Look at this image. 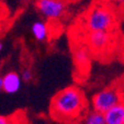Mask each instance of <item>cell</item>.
<instances>
[{
    "label": "cell",
    "instance_id": "2",
    "mask_svg": "<svg viewBox=\"0 0 124 124\" xmlns=\"http://www.w3.org/2000/svg\"><path fill=\"white\" fill-rule=\"evenodd\" d=\"M118 18L108 2L95 3L84 17V27L87 31L113 32L117 26Z\"/></svg>",
    "mask_w": 124,
    "mask_h": 124
},
{
    "label": "cell",
    "instance_id": "3",
    "mask_svg": "<svg viewBox=\"0 0 124 124\" xmlns=\"http://www.w3.org/2000/svg\"><path fill=\"white\" fill-rule=\"evenodd\" d=\"M123 100L124 90L117 85H112L95 93L91 100V105L92 110L104 114Z\"/></svg>",
    "mask_w": 124,
    "mask_h": 124
},
{
    "label": "cell",
    "instance_id": "9",
    "mask_svg": "<svg viewBox=\"0 0 124 124\" xmlns=\"http://www.w3.org/2000/svg\"><path fill=\"white\" fill-rule=\"evenodd\" d=\"M31 34L38 41H45L49 37V27L45 21H35L31 25Z\"/></svg>",
    "mask_w": 124,
    "mask_h": 124
},
{
    "label": "cell",
    "instance_id": "14",
    "mask_svg": "<svg viewBox=\"0 0 124 124\" xmlns=\"http://www.w3.org/2000/svg\"><path fill=\"white\" fill-rule=\"evenodd\" d=\"M2 91V76H0V92Z\"/></svg>",
    "mask_w": 124,
    "mask_h": 124
},
{
    "label": "cell",
    "instance_id": "13",
    "mask_svg": "<svg viewBox=\"0 0 124 124\" xmlns=\"http://www.w3.org/2000/svg\"><path fill=\"white\" fill-rule=\"evenodd\" d=\"M113 1H114L116 5H118V6L124 7V0H113Z\"/></svg>",
    "mask_w": 124,
    "mask_h": 124
},
{
    "label": "cell",
    "instance_id": "10",
    "mask_svg": "<svg viewBox=\"0 0 124 124\" xmlns=\"http://www.w3.org/2000/svg\"><path fill=\"white\" fill-rule=\"evenodd\" d=\"M78 124H106L104 114L97 112V111L91 110L86 111L85 114L81 117Z\"/></svg>",
    "mask_w": 124,
    "mask_h": 124
},
{
    "label": "cell",
    "instance_id": "4",
    "mask_svg": "<svg viewBox=\"0 0 124 124\" xmlns=\"http://www.w3.org/2000/svg\"><path fill=\"white\" fill-rule=\"evenodd\" d=\"M86 47L92 55H104L115 45L114 31H88L86 34Z\"/></svg>",
    "mask_w": 124,
    "mask_h": 124
},
{
    "label": "cell",
    "instance_id": "6",
    "mask_svg": "<svg viewBox=\"0 0 124 124\" xmlns=\"http://www.w3.org/2000/svg\"><path fill=\"white\" fill-rule=\"evenodd\" d=\"M73 59L76 70L81 74H87L91 67L92 54L85 46H78L73 50Z\"/></svg>",
    "mask_w": 124,
    "mask_h": 124
},
{
    "label": "cell",
    "instance_id": "15",
    "mask_svg": "<svg viewBox=\"0 0 124 124\" xmlns=\"http://www.w3.org/2000/svg\"><path fill=\"white\" fill-rule=\"evenodd\" d=\"M2 49H3V44L1 43V41H0V53L2 52Z\"/></svg>",
    "mask_w": 124,
    "mask_h": 124
},
{
    "label": "cell",
    "instance_id": "7",
    "mask_svg": "<svg viewBox=\"0 0 124 124\" xmlns=\"http://www.w3.org/2000/svg\"><path fill=\"white\" fill-rule=\"evenodd\" d=\"M23 79L20 74L16 72H8L2 76V91L8 94H15L20 90Z\"/></svg>",
    "mask_w": 124,
    "mask_h": 124
},
{
    "label": "cell",
    "instance_id": "8",
    "mask_svg": "<svg viewBox=\"0 0 124 124\" xmlns=\"http://www.w3.org/2000/svg\"><path fill=\"white\" fill-rule=\"evenodd\" d=\"M106 124H124V100L104 113Z\"/></svg>",
    "mask_w": 124,
    "mask_h": 124
},
{
    "label": "cell",
    "instance_id": "1",
    "mask_svg": "<svg viewBox=\"0 0 124 124\" xmlns=\"http://www.w3.org/2000/svg\"><path fill=\"white\" fill-rule=\"evenodd\" d=\"M88 106L84 92L77 86H67L52 98L50 115L62 123L74 122L85 114Z\"/></svg>",
    "mask_w": 124,
    "mask_h": 124
},
{
    "label": "cell",
    "instance_id": "12",
    "mask_svg": "<svg viewBox=\"0 0 124 124\" xmlns=\"http://www.w3.org/2000/svg\"><path fill=\"white\" fill-rule=\"evenodd\" d=\"M0 124H11L10 118L5 115H0Z\"/></svg>",
    "mask_w": 124,
    "mask_h": 124
},
{
    "label": "cell",
    "instance_id": "5",
    "mask_svg": "<svg viewBox=\"0 0 124 124\" xmlns=\"http://www.w3.org/2000/svg\"><path fill=\"white\" fill-rule=\"evenodd\" d=\"M36 8L47 20H59L66 15L67 3L65 0H37Z\"/></svg>",
    "mask_w": 124,
    "mask_h": 124
},
{
    "label": "cell",
    "instance_id": "16",
    "mask_svg": "<svg viewBox=\"0 0 124 124\" xmlns=\"http://www.w3.org/2000/svg\"><path fill=\"white\" fill-rule=\"evenodd\" d=\"M101 1H103V2H110V1H112V0H101Z\"/></svg>",
    "mask_w": 124,
    "mask_h": 124
},
{
    "label": "cell",
    "instance_id": "11",
    "mask_svg": "<svg viewBox=\"0 0 124 124\" xmlns=\"http://www.w3.org/2000/svg\"><path fill=\"white\" fill-rule=\"evenodd\" d=\"M21 76V79L23 82H26V83H29V82L32 81V78H34V74L30 69H23V73L20 74Z\"/></svg>",
    "mask_w": 124,
    "mask_h": 124
}]
</instances>
